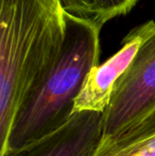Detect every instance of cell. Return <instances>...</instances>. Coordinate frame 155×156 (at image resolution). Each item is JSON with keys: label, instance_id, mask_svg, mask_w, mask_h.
Instances as JSON below:
<instances>
[{"label": "cell", "instance_id": "6da1fadb", "mask_svg": "<svg viewBox=\"0 0 155 156\" xmlns=\"http://www.w3.org/2000/svg\"><path fill=\"white\" fill-rule=\"evenodd\" d=\"M65 15L61 0H0V147L21 101L62 51Z\"/></svg>", "mask_w": 155, "mask_h": 156}, {"label": "cell", "instance_id": "7a4b0ae2", "mask_svg": "<svg viewBox=\"0 0 155 156\" xmlns=\"http://www.w3.org/2000/svg\"><path fill=\"white\" fill-rule=\"evenodd\" d=\"M66 36L58 58L21 101L0 155L58 131L75 114L87 74L99 65L102 26L66 11Z\"/></svg>", "mask_w": 155, "mask_h": 156}, {"label": "cell", "instance_id": "3957f363", "mask_svg": "<svg viewBox=\"0 0 155 156\" xmlns=\"http://www.w3.org/2000/svg\"><path fill=\"white\" fill-rule=\"evenodd\" d=\"M155 111V30L115 86L103 114V139L112 138Z\"/></svg>", "mask_w": 155, "mask_h": 156}, {"label": "cell", "instance_id": "277c9868", "mask_svg": "<svg viewBox=\"0 0 155 156\" xmlns=\"http://www.w3.org/2000/svg\"><path fill=\"white\" fill-rule=\"evenodd\" d=\"M154 30L155 20L137 26L124 37L121 48L114 55L89 71L76 99L75 113H105L117 82L133 63L145 39Z\"/></svg>", "mask_w": 155, "mask_h": 156}, {"label": "cell", "instance_id": "5b68a950", "mask_svg": "<svg viewBox=\"0 0 155 156\" xmlns=\"http://www.w3.org/2000/svg\"><path fill=\"white\" fill-rule=\"evenodd\" d=\"M103 138V114L75 113L66 124L44 138L0 156H93Z\"/></svg>", "mask_w": 155, "mask_h": 156}, {"label": "cell", "instance_id": "8992f818", "mask_svg": "<svg viewBox=\"0 0 155 156\" xmlns=\"http://www.w3.org/2000/svg\"><path fill=\"white\" fill-rule=\"evenodd\" d=\"M93 156H155V133L125 142L101 141Z\"/></svg>", "mask_w": 155, "mask_h": 156}, {"label": "cell", "instance_id": "52a82bcc", "mask_svg": "<svg viewBox=\"0 0 155 156\" xmlns=\"http://www.w3.org/2000/svg\"><path fill=\"white\" fill-rule=\"evenodd\" d=\"M138 2V0H93V12L91 18L103 27L111 19L126 15Z\"/></svg>", "mask_w": 155, "mask_h": 156}, {"label": "cell", "instance_id": "ba28073f", "mask_svg": "<svg viewBox=\"0 0 155 156\" xmlns=\"http://www.w3.org/2000/svg\"><path fill=\"white\" fill-rule=\"evenodd\" d=\"M155 133V111L143 118L141 121L128 127L112 138L103 139L104 142H125L139 139Z\"/></svg>", "mask_w": 155, "mask_h": 156}, {"label": "cell", "instance_id": "9c48e42d", "mask_svg": "<svg viewBox=\"0 0 155 156\" xmlns=\"http://www.w3.org/2000/svg\"><path fill=\"white\" fill-rule=\"evenodd\" d=\"M65 11L82 17H91L93 0H61Z\"/></svg>", "mask_w": 155, "mask_h": 156}]
</instances>
